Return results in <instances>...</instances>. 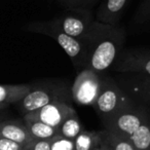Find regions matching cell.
<instances>
[{
    "instance_id": "6da1fadb",
    "label": "cell",
    "mask_w": 150,
    "mask_h": 150,
    "mask_svg": "<svg viewBox=\"0 0 150 150\" xmlns=\"http://www.w3.org/2000/svg\"><path fill=\"white\" fill-rule=\"evenodd\" d=\"M82 39L88 48L84 69L101 74L111 68L123 50L125 31L118 26H110L95 20Z\"/></svg>"
},
{
    "instance_id": "7a4b0ae2",
    "label": "cell",
    "mask_w": 150,
    "mask_h": 150,
    "mask_svg": "<svg viewBox=\"0 0 150 150\" xmlns=\"http://www.w3.org/2000/svg\"><path fill=\"white\" fill-rule=\"evenodd\" d=\"M72 101L71 88L65 83L50 82L32 86L30 92L20 101L19 109L24 115L33 112L50 103Z\"/></svg>"
},
{
    "instance_id": "3957f363",
    "label": "cell",
    "mask_w": 150,
    "mask_h": 150,
    "mask_svg": "<svg viewBox=\"0 0 150 150\" xmlns=\"http://www.w3.org/2000/svg\"><path fill=\"white\" fill-rule=\"evenodd\" d=\"M26 30L29 32L50 36L65 50L75 67L81 68V70L84 69L86 57H88V48L83 39H79V38L65 34L64 32L50 25L47 21L31 23L27 25Z\"/></svg>"
},
{
    "instance_id": "277c9868",
    "label": "cell",
    "mask_w": 150,
    "mask_h": 150,
    "mask_svg": "<svg viewBox=\"0 0 150 150\" xmlns=\"http://www.w3.org/2000/svg\"><path fill=\"white\" fill-rule=\"evenodd\" d=\"M133 103L113 78L102 76L101 91L93 107L103 123Z\"/></svg>"
},
{
    "instance_id": "5b68a950",
    "label": "cell",
    "mask_w": 150,
    "mask_h": 150,
    "mask_svg": "<svg viewBox=\"0 0 150 150\" xmlns=\"http://www.w3.org/2000/svg\"><path fill=\"white\" fill-rule=\"evenodd\" d=\"M149 117L150 115L145 107L137 106L133 103L103 125L105 129L129 138Z\"/></svg>"
},
{
    "instance_id": "8992f818",
    "label": "cell",
    "mask_w": 150,
    "mask_h": 150,
    "mask_svg": "<svg viewBox=\"0 0 150 150\" xmlns=\"http://www.w3.org/2000/svg\"><path fill=\"white\" fill-rule=\"evenodd\" d=\"M102 76L90 69H82L75 78L71 94L72 101L78 105L93 106L101 91Z\"/></svg>"
},
{
    "instance_id": "52a82bcc",
    "label": "cell",
    "mask_w": 150,
    "mask_h": 150,
    "mask_svg": "<svg viewBox=\"0 0 150 150\" xmlns=\"http://www.w3.org/2000/svg\"><path fill=\"white\" fill-rule=\"evenodd\" d=\"M94 21L95 19L93 18L91 11L70 9L69 13L47 22L50 25L64 32L65 34L82 39L86 35Z\"/></svg>"
},
{
    "instance_id": "ba28073f",
    "label": "cell",
    "mask_w": 150,
    "mask_h": 150,
    "mask_svg": "<svg viewBox=\"0 0 150 150\" xmlns=\"http://www.w3.org/2000/svg\"><path fill=\"white\" fill-rule=\"evenodd\" d=\"M110 69L119 73H142L150 76V52L122 50Z\"/></svg>"
},
{
    "instance_id": "9c48e42d",
    "label": "cell",
    "mask_w": 150,
    "mask_h": 150,
    "mask_svg": "<svg viewBox=\"0 0 150 150\" xmlns=\"http://www.w3.org/2000/svg\"><path fill=\"white\" fill-rule=\"evenodd\" d=\"M118 80V86L132 101L142 105H150V76L142 73H123Z\"/></svg>"
},
{
    "instance_id": "30bf717a",
    "label": "cell",
    "mask_w": 150,
    "mask_h": 150,
    "mask_svg": "<svg viewBox=\"0 0 150 150\" xmlns=\"http://www.w3.org/2000/svg\"><path fill=\"white\" fill-rule=\"evenodd\" d=\"M73 113H76V110L70 103L54 102L36 111L27 113L24 115V117L42 121L50 127L58 129L61 123L64 121V119Z\"/></svg>"
},
{
    "instance_id": "8fae6325",
    "label": "cell",
    "mask_w": 150,
    "mask_h": 150,
    "mask_svg": "<svg viewBox=\"0 0 150 150\" xmlns=\"http://www.w3.org/2000/svg\"><path fill=\"white\" fill-rule=\"evenodd\" d=\"M129 1L131 0H104L98 7L95 20L110 26H118Z\"/></svg>"
},
{
    "instance_id": "7c38bea8",
    "label": "cell",
    "mask_w": 150,
    "mask_h": 150,
    "mask_svg": "<svg viewBox=\"0 0 150 150\" xmlns=\"http://www.w3.org/2000/svg\"><path fill=\"white\" fill-rule=\"evenodd\" d=\"M0 138L11 140L26 147L34 140L24 121L18 120H0Z\"/></svg>"
},
{
    "instance_id": "4fadbf2b",
    "label": "cell",
    "mask_w": 150,
    "mask_h": 150,
    "mask_svg": "<svg viewBox=\"0 0 150 150\" xmlns=\"http://www.w3.org/2000/svg\"><path fill=\"white\" fill-rule=\"evenodd\" d=\"M32 84H0V105L19 103L30 92Z\"/></svg>"
},
{
    "instance_id": "5bb4252c",
    "label": "cell",
    "mask_w": 150,
    "mask_h": 150,
    "mask_svg": "<svg viewBox=\"0 0 150 150\" xmlns=\"http://www.w3.org/2000/svg\"><path fill=\"white\" fill-rule=\"evenodd\" d=\"M74 150H95L104 142L103 131L83 129L74 140Z\"/></svg>"
},
{
    "instance_id": "9a60e30c",
    "label": "cell",
    "mask_w": 150,
    "mask_h": 150,
    "mask_svg": "<svg viewBox=\"0 0 150 150\" xmlns=\"http://www.w3.org/2000/svg\"><path fill=\"white\" fill-rule=\"evenodd\" d=\"M23 121L33 139H52V138L58 135V129L50 127V125H46V123L42 122V121L26 118V117H23Z\"/></svg>"
},
{
    "instance_id": "2e32d148",
    "label": "cell",
    "mask_w": 150,
    "mask_h": 150,
    "mask_svg": "<svg viewBox=\"0 0 150 150\" xmlns=\"http://www.w3.org/2000/svg\"><path fill=\"white\" fill-rule=\"evenodd\" d=\"M83 129V125L76 112L64 119V121L58 127V135L63 136L67 139L74 140Z\"/></svg>"
},
{
    "instance_id": "e0dca14e",
    "label": "cell",
    "mask_w": 150,
    "mask_h": 150,
    "mask_svg": "<svg viewBox=\"0 0 150 150\" xmlns=\"http://www.w3.org/2000/svg\"><path fill=\"white\" fill-rule=\"evenodd\" d=\"M129 139L135 150H150V117Z\"/></svg>"
},
{
    "instance_id": "ac0fdd59",
    "label": "cell",
    "mask_w": 150,
    "mask_h": 150,
    "mask_svg": "<svg viewBox=\"0 0 150 150\" xmlns=\"http://www.w3.org/2000/svg\"><path fill=\"white\" fill-rule=\"evenodd\" d=\"M103 138H104L105 143L108 144L112 150H135V147L133 146L129 138L114 133V132L104 129Z\"/></svg>"
},
{
    "instance_id": "d6986e66",
    "label": "cell",
    "mask_w": 150,
    "mask_h": 150,
    "mask_svg": "<svg viewBox=\"0 0 150 150\" xmlns=\"http://www.w3.org/2000/svg\"><path fill=\"white\" fill-rule=\"evenodd\" d=\"M100 0H58V2L67 9H86L91 11Z\"/></svg>"
},
{
    "instance_id": "ffe728a7",
    "label": "cell",
    "mask_w": 150,
    "mask_h": 150,
    "mask_svg": "<svg viewBox=\"0 0 150 150\" xmlns=\"http://www.w3.org/2000/svg\"><path fill=\"white\" fill-rule=\"evenodd\" d=\"M135 23L144 24L150 22V0H142L135 13Z\"/></svg>"
},
{
    "instance_id": "44dd1931",
    "label": "cell",
    "mask_w": 150,
    "mask_h": 150,
    "mask_svg": "<svg viewBox=\"0 0 150 150\" xmlns=\"http://www.w3.org/2000/svg\"><path fill=\"white\" fill-rule=\"evenodd\" d=\"M50 150H74V141L57 135L52 139Z\"/></svg>"
},
{
    "instance_id": "7402d4cb",
    "label": "cell",
    "mask_w": 150,
    "mask_h": 150,
    "mask_svg": "<svg viewBox=\"0 0 150 150\" xmlns=\"http://www.w3.org/2000/svg\"><path fill=\"white\" fill-rule=\"evenodd\" d=\"M0 150H28V148L15 141L0 138Z\"/></svg>"
},
{
    "instance_id": "603a6c76",
    "label": "cell",
    "mask_w": 150,
    "mask_h": 150,
    "mask_svg": "<svg viewBox=\"0 0 150 150\" xmlns=\"http://www.w3.org/2000/svg\"><path fill=\"white\" fill-rule=\"evenodd\" d=\"M50 146H52V139H34L33 142L27 146V148L28 150H50Z\"/></svg>"
},
{
    "instance_id": "cb8c5ba5",
    "label": "cell",
    "mask_w": 150,
    "mask_h": 150,
    "mask_svg": "<svg viewBox=\"0 0 150 150\" xmlns=\"http://www.w3.org/2000/svg\"><path fill=\"white\" fill-rule=\"evenodd\" d=\"M101 150H112V149H111V147L108 145V144L103 142V144L101 145Z\"/></svg>"
},
{
    "instance_id": "d4e9b609",
    "label": "cell",
    "mask_w": 150,
    "mask_h": 150,
    "mask_svg": "<svg viewBox=\"0 0 150 150\" xmlns=\"http://www.w3.org/2000/svg\"><path fill=\"white\" fill-rule=\"evenodd\" d=\"M7 108V106H3V105H0V112L3 110H5V109Z\"/></svg>"
},
{
    "instance_id": "484cf974",
    "label": "cell",
    "mask_w": 150,
    "mask_h": 150,
    "mask_svg": "<svg viewBox=\"0 0 150 150\" xmlns=\"http://www.w3.org/2000/svg\"><path fill=\"white\" fill-rule=\"evenodd\" d=\"M95 150H101V147L100 148H97V149H95Z\"/></svg>"
}]
</instances>
